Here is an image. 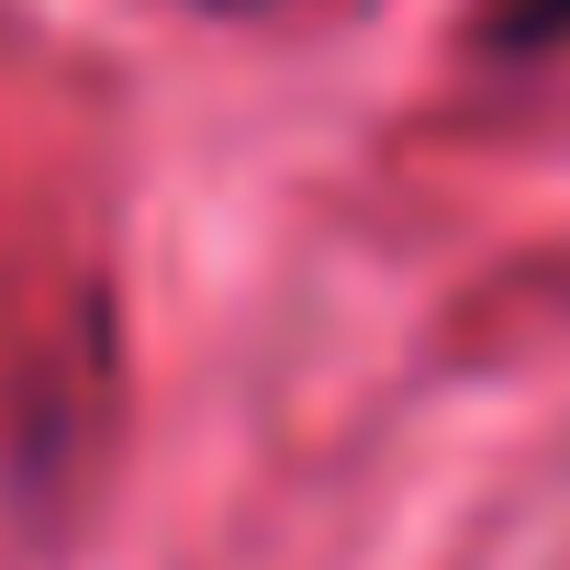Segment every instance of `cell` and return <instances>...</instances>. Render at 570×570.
Returning a JSON list of instances; mask_svg holds the SVG:
<instances>
[{
    "mask_svg": "<svg viewBox=\"0 0 570 570\" xmlns=\"http://www.w3.org/2000/svg\"><path fill=\"white\" fill-rule=\"evenodd\" d=\"M470 35H481L492 57H559V46H570V0H481Z\"/></svg>",
    "mask_w": 570,
    "mask_h": 570,
    "instance_id": "6da1fadb",
    "label": "cell"
}]
</instances>
